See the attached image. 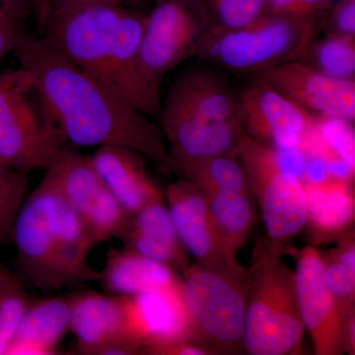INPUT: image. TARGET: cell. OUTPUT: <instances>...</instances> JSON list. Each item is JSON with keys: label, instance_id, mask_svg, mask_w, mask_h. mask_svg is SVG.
Masks as SVG:
<instances>
[{"label": "cell", "instance_id": "6da1fadb", "mask_svg": "<svg viewBox=\"0 0 355 355\" xmlns=\"http://www.w3.org/2000/svg\"><path fill=\"white\" fill-rule=\"evenodd\" d=\"M14 53L20 67L31 74L40 104L65 141L127 147L169 169L164 135L157 123L74 64L50 39L25 35Z\"/></svg>", "mask_w": 355, "mask_h": 355}, {"label": "cell", "instance_id": "7a4b0ae2", "mask_svg": "<svg viewBox=\"0 0 355 355\" xmlns=\"http://www.w3.org/2000/svg\"><path fill=\"white\" fill-rule=\"evenodd\" d=\"M13 243L21 277L41 291L99 279L87 260L94 243L76 210L46 175L21 207Z\"/></svg>", "mask_w": 355, "mask_h": 355}, {"label": "cell", "instance_id": "3957f363", "mask_svg": "<svg viewBox=\"0 0 355 355\" xmlns=\"http://www.w3.org/2000/svg\"><path fill=\"white\" fill-rule=\"evenodd\" d=\"M159 128L169 144V169L214 156H237L243 127L238 95L205 69L184 72L161 103Z\"/></svg>", "mask_w": 355, "mask_h": 355}, {"label": "cell", "instance_id": "277c9868", "mask_svg": "<svg viewBox=\"0 0 355 355\" xmlns=\"http://www.w3.org/2000/svg\"><path fill=\"white\" fill-rule=\"evenodd\" d=\"M284 252L259 239L247 268L244 347L252 355L298 354L305 326L295 275L282 261Z\"/></svg>", "mask_w": 355, "mask_h": 355}, {"label": "cell", "instance_id": "5b68a950", "mask_svg": "<svg viewBox=\"0 0 355 355\" xmlns=\"http://www.w3.org/2000/svg\"><path fill=\"white\" fill-rule=\"evenodd\" d=\"M236 157L240 159L250 189L260 203L266 239L284 252L292 238L305 227V154L299 149L280 150L263 146L243 128Z\"/></svg>", "mask_w": 355, "mask_h": 355}, {"label": "cell", "instance_id": "8992f818", "mask_svg": "<svg viewBox=\"0 0 355 355\" xmlns=\"http://www.w3.org/2000/svg\"><path fill=\"white\" fill-rule=\"evenodd\" d=\"M182 293L191 343L210 352L234 354L244 347L247 268L212 270L197 265L184 270Z\"/></svg>", "mask_w": 355, "mask_h": 355}, {"label": "cell", "instance_id": "52a82bcc", "mask_svg": "<svg viewBox=\"0 0 355 355\" xmlns=\"http://www.w3.org/2000/svg\"><path fill=\"white\" fill-rule=\"evenodd\" d=\"M323 24L266 11L244 27L207 35L198 55L230 71L258 73L299 60Z\"/></svg>", "mask_w": 355, "mask_h": 355}, {"label": "cell", "instance_id": "ba28073f", "mask_svg": "<svg viewBox=\"0 0 355 355\" xmlns=\"http://www.w3.org/2000/svg\"><path fill=\"white\" fill-rule=\"evenodd\" d=\"M34 95V81L27 70L19 67L0 73V156L24 174L46 171L67 147L40 101L35 105Z\"/></svg>", "mask_w": 355, "mask_h": 355}, {"label": "cell", "instance_id": "9c48e42d", "mask_svg": "<svg viewBox=\"0 0 355 355\" xmlns=\"http://www.w3.org/2000/svg\"><path fill=\"white\" fill-rule=\"evenodd\" d=\"M44 172L76 210L94 245L118 237L125 228L132 214L102 181L92 157L67 146Z\"/></svg>", "mask_w": 355, "mask_h": 355}, {"label": "cell", "instance_id": "30bf717a", "mask_svg": "<svg viewBox=\"0 0 355 355\" xmlns=\"http://www.w3.org/2000/svg\"><path fill=\"white\" fill-rule=\"evenodd\" d=\"M209 32L200 0L161 1L147 18L140 42V60L149 79L161 86L168 72L198 55Z\"/></svg>", "mask_w": 355, "mask_h": 355}, {"label": "cell", "instance_id": "8fae6325", "mask_svg": "<svg viewBox=\"0 0 355 355\" xmlns=\"http://www.w3.org/2000/svg\"><path fill=\"white\" fill-rule=\"evenodd\" d=\"M238 105L245 132L280 150L300 148L317 116L257 78L238 95Z\"/></svg>", "mask_w": 355, "mask_h": 355}, {"label": "cell", "instance_id": "7c38bea8", "mask_svg": "<svg viewBox=\"0 0 355 355\" xmlns=\"http://www.w3.org/2000/svg\"><path fill=\"white\" fill-rule=\"evenodd\" d=\"M121 296L128 333L144 354L168 355L178 345L191 343L182 286Z\"/></svg>", "mask_w": 355, "mask_h": 355}, {"label": "cell", "instance_id": "4fadbf2b", "mask_svg": "<svg viewBox=\"0 0 355 355\" xmlns=\"http://www.w3.org/2000/svg\"><path fill=\"white\" fill-rule=\"evenodd\" d=\"M166 196L180 240L197 265L212 270L244 268L217 230L207 198L195 184L180 180L168 187Z\"/></svg>", "mask_w": 355, "mask_h": 355}, {"label": "cell", "instance_id": "5bb4252c", "mask_svg": "<svg viewBox=\"0 0 355 355\" xmlns=\"http://www.w3.org/2000/svg\"><path fill=\"white\" fill-rule=\"evenodd\" d=\"M294 275L301 317L315 354H342L345 352V319L327 286L323 261L316 248L301 250Z\"/></svg>", "mask_w": 355, "mask_h": 355}, {"label": "cell", "instance_id": "9a60e30c", "mask_svg": "<svg viewBox=\"0 0 355 355\" xmlns=\"http://www.w3.org/2000/svg\"><path fill=\"white\" fill-rule=\"evenodd\" d=\"M254 78L270 84L308 113L354 121V80L324 76L298 60L261 70Z\"/></svg>", "mask_w": 355, "mask_h": 355}, {"label": "cell", "instance_id": "2e32d148", "mask_svg": "<svg viewBox=\"0 0 355 355\" xmlns=\"http://www.w3.org/2000/svg\"><path fill=\"white\" fill-rule=\"evenodd\" d=\"M69 329L83 354L116 355L139 354V343L128 330L123 297L93 291L73 294Z\"/></svg>", "mask_w": 355, "mask_h": 355}, {"label": "cell", "instance_id": "e0dca14e", "mask_svg": "<svg viewBox=\"0 0 355 355\" xmlns=\"http://www.w3.org/2000/svg\"><path fill=\"white\" fill-rule=\"evenodd\" d=\"M92 161L107 188L130 214L163 200L162 191L147 174L141 154L137 151L123 146H99Z\"/></svg>", "mask_w": 355, "mask_h": 355}, {"label": "cell", "instance_id": "ac0fdd59", "mask_svg": "<svg viewBox=\"0 0 355 355\" xmlns=\"http://www.w3.org/2000/svg\"><path fill=\"white\" fill-rule=\"evenodd\" d=\"M125 249L160 263L184 270L188 254L180 240L169 209L163 200L146 205L132 214L118 236Z\"/></svg>", "mask_w": 355, "mask_h": 355}, {"label": "cell", "instance_id": "d6986e66", "mask_svg": "<svg viewBox=\"0 0 355 355\" xmlns=\"http://www.w3.org/2000/svg\"><path fill=\"white\" fill-rule=\"evenodd\" d=\"M98 282L107 291L125 296L182 286L171 266L127 249L110 252Z\"/></svg>", "mask_w": 355, "mask_h": 355}, {"label": "cell", "instance_id": "ffe728a7", "mask_svg": "<svg viewBox=\"0 0 355 355\" xmlns=\"http://www.w3.org/2000/svg\"><path fill=\"white\" fill-rule=\"evenodd\" d=\"M71 296L34 302L7 347L6 354L49 355L69 329Z\"/></svg>", "mask_w": 355, "mask_h": 355}, {"label": "cell", "instance_id": "44dd1931", "mask_svg": "<svg viewBox=\"0 0 355 355\" xmlns=\"http://www.w3.org/2000/svg\"><path fill=\"white\" fill-rule=\"evenodd\" d=\"M302 183L307 205L305 226L315 242L327 241L349 227L355 212L352 182L330 178L323 183Z\"/></svg>", "mask_w": 355, "mask_h": 355}, {"label": "cell", "instance_id": "7402d4cb", "mask_svg": "<svg viewBox=\"0 0 355 355\" xmlns=\"http://www.w3.org/2000/svg\"><path fill=\"white\" fill-rule=\"evenodd\" d=\"M251 190L225 189L203 193L224 242L232 251L240 249L251 232L254 211Z\"/></svg>", "mask_w": 355, "mask_h": 355}, {"label": "cell", "instance_id": "603a6c76", "mask_svg": "<svg viewBox=\"0 0 355 355\" xmlns=\"http://www.w3.org/2000/svg\"><path fill=\"white\" fill-rule=\"evenodd\" d=\"M297 60L324 76L354 80L355 35L331 33L326 38L313 42Z\"/></svg>", "mask_w": 355, "mask_h": 355}, {"label": "cell", "instance_id": "cb8c5ba5", "mask_svg": "<svg viewBox=\"0 0 355 355\" xmlns=\"http://www.w3.org/2000/svg\"><path fill=\"white\" fill-rule=\"evenodd\" d=\"M176 171L195 184L203 193L225 189L251 190L241 162L232 156L198 159L181 166Z\"/></svg>", "mask_w": 355, "mask_h": 355}, {"label": "cell", "instance_id": "d4e9b609", "mask_svg": "<svg viewBox=\"0 0 355 355\" xmlns=\"http://www.w3.org/2000/svg\"><path fill=\"white\" fill-rule=\"evenodd\" d=\"M209 34L244 27L268 10L270 0H200Z\"/></svg>", "mask_w": 355, "mask_h": 355}, {"label": "cell", "instance_id": "484cf974", "mask_svg": "<svg viewBox=\"0 0 355 355\" xmlns=\"http://www.w3.org/2000/svg\"><path fill=\"white\" fill-rule=\"evenodd\" d=\"M26 175L6 164L0 156V245L13 243L14 224L28 197Z\"/></svg>", "mask_w": 355, "mask_h": 355}, {"label": "cell", "instance_id": "4316f807", "mask_svg": "<svg viewBox=\"0 0 355 355\" xmlns=\"http://www.w3.org/2000/svg\"><path fill=\"white\" fill-rule=\"evenodd\" d=\"M33 300L23 289L19 279L8 275L0 284V354H6L26 312Z\"/></svg>", "mask_w": 355, "mask_h": 355}, {"label": "cell", "instance_id": "83f0119b", "mask_svg": "<svg viewBox=\"0 0 355 355\" xmlns=\"http://www.w3.org/2000/svg\"><path fill=\"white\" fill-rule=\"evenodd\" d=\"M327 286L335 297L343 319L354 315L355 266L347 265L331 252L321 254Z\"/></svg>", "mask_w": 355, "mask_h": 355}, {"label": "cell", "instance_id": "f1b7e54d", "mask_svg": "<svg viewBox=\"0 0 355 355\" xmlns=\"http://www.w3.org/2000/svg\"><path fill=\"white\" fill-rule=\"evenodd\" d=\"M317 128L331 150L355 168V135L352 121L338 116H318Z\"/></svg>", "mask_w": 355, "mask_h": 355}, {"label": "cell", "instance_id": "f546056e", "mask_svg": "<svg viewBox=\"0 0 355 355\" xmlns=\"http://www.w3.org/2000/svg\"><path fill=\"white\" fill-rule=\"evenodd\" d=\"M330 6L331 0H270L266 11L302 19L324 20Z\"/></svg>", "mask_w": 355, "mask_h": 355}, {"label": "cell", "instance_id": "4dcf8cb0", "mask_svg": "<svg viewBox=\"0 0 355 355\" xmlns=\"http://www.w3.org/2000/svg\"><path fill=\"white\" fill-rule=\"evenodd\" d=\"M25 35L15 21L0 8V64L10 51H14Z\"/></svg>", "mask_w": 355, "mask_h": 355}, {"label": "cell", "instance_id": "1f68e13d", "mask_svg": "<svg viewBox=\"0 0 355 355\" xmlns=\"http://www.w3.org/2000/svg\"><path fill=\"white\" fill-rule=\"evenodd\" d=\"M331 34L355 35V0H342L331 15Z\"/></svg>", "mask_w": 355, "mask_h": 355}, {"label": "cell", "instance_id": "d6a6232c", "mask_svg": "<svg viewBox=\"0 0 355 355\" xmlns=\"http://www.w3.org/2000/svg\"><path fill=\"white\" fill-rule=\"evenodd\" d=\"M331 178L329 174L327 163L319 158H307L304 176L302 182L307 183L320 184Z\"/></svg>", "mask_w": 355, "mask_h": 355}, {"label": "cell", "instance_id": "836d02e7", "mask_svg": "<svg viewBox=\"0 0 355 355\" xmlns=\"http://www.w3.org/2000/svg\"><path fill=\"white\" fill-rule=\"evenodd\" d=\"M87 4H92L90 0H77L76 7L87 6Z\"/></svg>", "mask_w": 355, "mask_h": 355}, {"label": "cell", "instance_id": "e575fe53", "mask_svg": "<svg viewBox=\"0 0 355 355\" xmlns=\"http://www.w3.org/2000/svg\"><path fill=\"white\" fill-rule=\"evenodd\" d=\"M6 1H8V0H0V2H6Z\"/></svg>", "mask_w": 355, "mask_h": 355}]
</instances>
